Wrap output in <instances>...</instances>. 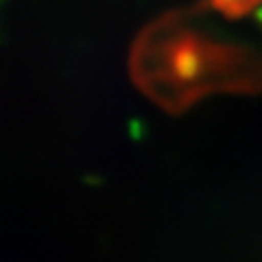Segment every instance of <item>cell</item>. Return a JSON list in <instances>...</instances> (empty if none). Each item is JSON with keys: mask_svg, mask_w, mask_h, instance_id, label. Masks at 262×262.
<instances>
[{"mask_svg": "<svg viewBox=\"0 0 262 262\" xmlns=\"http://www.w3.org/2000/svg\"><path fill=\"white\" fill-rule=\"evenodd\" d=\"M210 5L227 15H243L262 7V0H210Z\"/></svg>", "mask_w": 262, "mask_h": 262, "instance_id": "obj_1", "label": "cell"}]
</instances>
